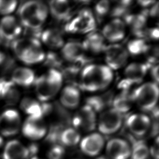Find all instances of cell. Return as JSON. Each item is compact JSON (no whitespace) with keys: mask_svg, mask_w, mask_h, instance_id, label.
Here are the masks:
<instances>
[{"mask_svg":"<svg viewBox=\"0 0 159 159\" xmlns=\"http://www.w3.org/2000/svg\"><path fill=\"white\" fill-rule=\"evenodd\" d=\"M46 65L52 67V69H60L62 65V59L58 56L57 54L54 52H50L48 53L47 56H45Z\"/></svg>","mask_w":159,"mask_h":159,"instance_id":"obj_34","label":"cell"},{"mask_svg":"<svg viewBox=\"0 0 159 159\" xmlns=\"http://www.w3.org/2000/svg\"><path fill=\"white\" fill-rule=\"evenodd\" d=\"M127 125L131 133L138 136H142L150 129L151 120L144 114H133L127 119Z\"/></svg>","mask_w":159,"mask_h":159,"instance_id":"obj_13","label":"cell"},{"mask_svg":"<svg viewBox=\"0 0 159 159\" xmlns=\"http://www.w3.org/2000/svg\"><path fill=\"white\" fill-rule=\"evenodd\" d=\"M151 68L152 77L155 80V83L157 84L159 83V66L158 65H155Z\"/></svg>","mask_w":159,"mask_h":159,"instance_id":"obj_40","label":"cell"},{"mask_svg":"<svg viewBox=\"0 0 159 159\" xmlns=\"http://www.w3.org/2000/svg\"><path fill=\"white\" fill-rule=\"evenodd\" d=\"M122 122V114L112 108L102 114L98 123V127L102 134L111 135L120 129Z\"/></svg>","mask_w":159,"mask_h":159,"instance_id":"obj_5","label":"cell"},{"mask_svg":"<svg viewBox=\"0 0 159 159\" xmlns=\"http://www.w3.org/2000/svg\"><path fill=\"white\" fill-rule=\"evenodd\" d=\"M24 135L28 139L39 140L47 133V127L43 118L28 117L22 128Z\"/></svg>","mask_w":159,"mask_h":159,"instance_id":"obj_8","label":"cell"},{"mask_svg":"<svg viewBox=\"0 0 159 159\" xmlns=\"http://www.w3.org/2000/svg\"><path fill=\"white\" fill-rule=\"evenodd\" d=\"M41 45L39 39L33 38H28L15 40L11 43V48L16 55L19 58L24 52L33 46Z\"/></svg>","mask_w":159,"mask_h":159,"instance_id":"obj_28","label":"cell"},{"mask_svg":"<svg viewBox=\"0 0 159 159\" xmlns=\"http://www.w3.org/2000/svg\"><path fill=\"white\" fill-rule=\"evenodd\" d=\"M152 17H156L159 14V3L157 2L153 4L150 11L148 12Z\"/></svg>","mask_w":159,"mask_h":159,"instance_id":"obj_41","label":"cell"},{"mask_svg":"<svg viewBox=\"0 0 159 159\" xmlns=\"http://www.w3.org/2000/svg\"><path fill=\"white\" fill-rule=\"evenodd\" d=\"M105 140L101 134L94 133L86 136L82 139L80 147L82 152L89 157H95L103 150Z\"/></svg>","mask_w":159,"mask_h":159,"instance_id":"obj_12","label":"cell"},{"mask_svg":"<svg viewBox=\"0 0 159 159\" xmlns=\"http://www.w3.org/2000/svg\"><path fill=\"white\" fill-rule=\"evenodd\" d=\"M131 3V1H120L116 2L111 11L112 16L120 17L125 16L129 11Z\"/></svg>","mask_w":159,"mask_h":159,"instance_id":"obj_33","label":"cell"},{"mask_svg":"<svg viewBox=\"0 0 159 159\" xmlns=\"http://www.w3.org/2000/svg\"><path fill=\"white\" fill-rule=\"evenodd\" d=\"M28 147L17 140H11L4 147L3 159H29L31 157Z\"/></svg>","mask_w":159,"mask_h":159,"instance_id":"obj_16","label":"cell"},{"mask_svg":"<svg viewBox=\"0 0 159 159\" xmlns=\"http://www.w3.org/2000/svg\"><path fill=\"white\" fill-rule=\"evenodd\" d=\"M34 73L27 68H17L12 74V82L21 86H30L34 82Z\"/></svg>","mask_w":159,"mask_h":159,"instance_id":"obj_25","label":"cell"},{"mask_svg":"<svg viewBox=\"0 0 159 159\" xmlns=\"http://www.w3.org/2000/svg\"><path fill=\"white\" fill-rule=\"evenodd\" d=\"M133 101L144 111H151L157 106L159 97V89L155 83H147L132 92Z\"/></svg>","mask_w":159,"mask_h":159,"instance_id":"obj_3","label":"cell"},{"mask_svg":"<svg viewBox=\"0 0 159 159\" xmlns=\"http://www.w3.org/2000/svg\"><path fill=\"white\" fill-rule=\"evenodd\" d=\"M131 148L129 143L120 138L110 140L106 146V153L110 159H128Z\"/></svg>","mask_w":159,"mask_h":159,"instance_id":"obj_11","label":"cell"},{"mask_svg":"<svg viewBox=\"0 0 159 159\" xmlns=\"http://www.w3.org/2000/svg\"><path fill=\"white\" fill-rule=\"evenodd\" d=\"M60 139L66 146H75L80 141V135L77 129L69 128L62 131Z\"/></svg>","mask_w":159,"mask_h":159,"instance_id":"obj_30","label":"cell"},{"mask_svg":"<svg viewBox=\"0 0 159 159\" xmlns=\"http://www.w3.org/2000/svg\"><path fill=\"white\" fill-rule=\"evenodd\" d=\"M84 48L80 43L71 41L62 46V55L65 60L73 62L83 58L84 56Z\"/></svg>","mask_w":159,"mask_h":159,"instance_id":"obj_23","label":"cell"},{"mask_svg":"<svg viewBox=\"0 0 159 159\" xmlns=\"http://www.w3.org/2000/svg\"><path fill=\"white\" fill-rule=\"evenodd\" d=\"M94 15L88 8L82 9L78 15L65 27V30L71 33H88L96 28Z\"/></svg>","mask_w":159,"mask_h":159,"instance_id":"obj_4","label":"cell"},{"mask_svg":"<svg viewBox=\"0 0 159 159\" xmlns=\"http://www.w3.org/2000/svg\"><path fill=\"white\" fill-rule=\"evenodd\" d=\"M42 41L49 48L57 49L64 46V38L60 31L56 29H48L41 33Z\"/></svg>","mask_w":159,"mask_h":159,"instance_id":"obj_24","label":"cell"},{"mask_svg":"<svg viewBox=\"0 0 159 159\" xmlns=\"http://www.w3.org/2000/svg\"><path fill=\"white\" fill-rule=\"evenodd\" d=\"M14 85L12 81L0 80V98H3L9 90Z\"/></svg>","mask_w":159,"mask_h":159,"instance_id":"obj_38","label":"cell"},{"mask_svg":"<svg viewBox=\"0 0 159 159\" xmlns=\"http://www.w3.org/2000/svg\"><path fill=\"white\" fill-rule=\"evenodd\" d=\"M1 37H0V43H1Z\"/></svg>","mask_w":159,"mask_h":159,"instance_id":"obj_45","label":"cell"},{"mask_svg":"<svg viewBox=\"0 0 159 159\" xmlns=\"http://www.w3.org/2000/svg\"><path fill=\"white\" fill-rule=\"evenodd\" d=\"M125 27L122 20L116 18L106 25L103 30V36L112 43L122 40L125 36Z\"/></svg>","mask_w":159,"mask_h":159,"instance_id":"obj_15","label":"cell"},{"mask_svg":"<svg viewBox=\"0 0 159 159\" xmlns=\"http://www.w3.org/2000/svg\"><path fill=\"white\" fill-rule=\"evenodd\" d=\"M21 32V28L15 17L8 16L0 22V37L7 41L15 40Z\"/></svg>","mask_w":159,"mask_h":159,"instance_id":"obj_14","label":"cell"},{"mask_svg":"<svg viewBox=\"0 0 159 159\" xmlns=\"http://www.w3.org/2000/svg\"><path fill=\"white\" fill-rule=\"evenodd\" d=\"M45 54L41 45H37L27 50L19 58L26 64L32 65L41 62L45 60Z\"/></svg>","mask_w":159,"mask_h":159,"instance_id":"obj_27","label":"cell"},{"mask_svg":"<svg viewBox=\"0 0 159 159\" xmlns=\"http://www.w3.org/2000/svg\"><path fill=\"white\" fill-rule=\"evenodd\" d=\"M20 98V93L15 88V85L11 87L3 99L7 104L12 106L17 103Z\"/></svg>","mask_w":159,"mask_h":159,"instance_id":"obj_36","label":"cell"},{"mask_svg":"<svg viewBox=\"0 0 159 159\" xmlns=\"http://www.w3.org/2000/svg\"><path fill=\"white\" fill-rule=\"evenodd\" d=\"M149 154L148 147L146 143L140 142L136 143L131 148V159H147Z\"/></svg>","mask_w":159,"mask_h":159,"instance_id":"obj_32","label":"cell"},{"mask_svg":"<svg viewBox=\"0 0 159 159\" xmlns=\"http://www.w3.org/2000/svg\"><path fill=\"white\" fill-rule=\"evenodd\" d=\"M112 78L113 73L109 67L88 65L80 73L78 86L87 91L102 90L109 85Z\"/></svg>","mask_w":159,"mask_h":159,"instance_id":"obj_1","label":"cell"},{"mask_svg":"<svg viewBox=\"0 0 159 159\" xmlns=\"http://www.w3.org/2000/svg\"><path fill=\"white\" fill-rule=\"evenodd\" d=\"M148 11L139 14H127L125 16V22L130 27L133 34L138 38H141L144 30L147 19Z\"/></svg>","mask_w":159,"mask_h":159,"instance_id":"obj_18","label":"cell"},{"mask_svg":"<svg viewBox=\"0 0 159 159\" xmlns=\"http://www.w3.org/2000/svg\"><path fill=\"white\" fill-rule=\"evenodd\" d=\"M110 9V3L108 1H101L96 4L95 13L97 18L102 19L109 13Z\"/></svg>","mask_w":159,"mask_h":159,"instance_id":"obj_35","label":"cell"},{"mask_svg":"<svg viewBox=\"0 0 159 159\" xmlns=\"http://www.w3.org/2000/svg\"><path fill=\"white\" fill-rule=\"evenodd\" d=\"M18 13L23 25L29 20L37 16H40L46 19L48 14V7L41 1H30L22 4L20 7Z\"/></svg>","mask_w":159,"mask_h":159,"instance_id":"obj_10","label":"cell"},{"mask_svg":"<svg viewBox=\"0 0 159 159\" xmlns=\"http://www.w3.org/2000/svg\"><path fill=\"white\" fill-rule=\"evenodd\" d=\"M150 69L148 65L141 63H133L129 65L125 70V80L132 85L140 84Z\"/></svg>","mask_w":159,"mask_h":159,"instance_id":"obj_17","label":"cell"},{"mask_svg":"<svg viewBox=\"0 0 159 159\" xmlns=\"http://www.w3.org/2000/svg\"><path fill=\"white\" fill-rule=\"evenodd\" d=\"M133 102L132 93L130 91H122L114 98L112 105L114 107L113 109L122 114L129 111L131 109Z\"/></svg>","mask_w":159,"mask_h":159,"instance_id":"obj_26","label":"cell"},{"mask_svg":"<svg viewBox=\"0 0 159 159\" xmlns=\"http://www.w3.org/2000/svg\"><path fill=\"white\" fill-rule=\"evenodd\" d=\"M104 52L106 62L110 69L118 70L126 64L128 54L122 46L118 44L108 46L106 47Z\"/></svg>","mask_w":159,"mask_h":159,"instance_id":"obj_9","label":"cell"},{"mask_svg":"<svg viewBox=\"0 0 159 159\" xmlns=\"http://www.w3.org/2000/svg\"><path fill=\"white\" fill-rule=\"evenodd\" d=\"M156 2L154 1H138L139 4L143 7H148L150 6H152Z\"/></svg>","mask_w":159,"mask_h":159,"instance_id":"obj_42","label":"cell"},{"mask_svg":"<svg viewBox=\"0 0 159 159\" xmlns=\"http://www.w3.org/2000/svg\"><path fill=\"white\" fill-rule=\"evenodd\" d=\"M49 8L52 16L59 21H66L71 16V8L67 1H51Z\"/></svg>","mask_w":159,"mask_h":159,"instance_id":"obj_19","label":"cell"},{"mask_svg":"<svg viewBox=\"0 0 159 159\" xmlns=\"http://www.w3.org/2000/svg\"><path fill=\"white\" fill-rule=\"evenodd\" d=\"M60 101L62 106L68 109H75L79 105L80 93L77 87L69 85L62 90Z\"/></svg>","mask_w":159,"mask_h":159,"instance_id":"obj_21","label":"cell"},{"mask_svg":"<svg viewBox=\"0 0 159 159\" xmlns=\"http://www.w3.org/2000/svg\"><path fill=\"white\" fill-rule=\"evenodd\" d=\"M3 143V140L2 137L0 136V148L2 147Z\"/></svg>","mask_w":159,"mask_h":159,"instance_id":"obj_43","label":"cell"},{"mask_svg":"<svg viewBox=\"0 0 159 159\" xmlns=\"http://www.w3.org/2000/svg\"><path fill=\"white\" fill-rule=\"evenodd\" d=\"M149 38L154 40L159 39V29L157 28L146 30L144 33V38Z\"/></svg>","mask_w":159,"mask_h":159,"instance_id":"obj_39","label":"cell"},{"mask_svg":"<svg viewBox=\"0 0 159 159\" xmlns=\"http://www.w3.org/2000/svg\"><path fill=\"white\" fill-rule=\"evenodd\" d=\"M30 159H41V158H40V157H32Z\"/></svg>","mask_w":159,"mask_h":159,"instance_id":"obj_44","label":"cell"},{"mask_svg":"<svg viewBox=\"0 0 159 159\" xmlns=\"http://www.w3.org/2000/svg\"><path fill=\"white\" fill-rule=\"evenodd\" d=\"M16 6V1H0V14H8L15 10Z\"/></svg>","mask_w":159,"mask_h":159,"instance_id":"obj_37","label":"cell"},{"mask_svg":"<svg viewBox=\"0 0 159 159\" xmlns=\"http://www.w3.org/2000/svg\"><path fill=\"white\" fill-rule=\"evenodd\" d=\"M21 107L30 117L43 118V112L41 104L30 98H25L22 101Z\"/></svg>","mask_w":159,"mask_h":159,"instance_id":"obj_29","label":"cell"},{"mask_svg":"<svg viewBox=\"0 0 159 159\" xmlns=\"http://www.w3.org/2000/svg\"><path fill=\"white\" fill-rule=\"evenodd\" d=\"M61 73L58 70L51 69L48 73L35 80V91L40 101H48L58 93L62 85Z\"/></svg>","mask_w":159,"mask_h":159,"instance_id":"obj_2","label":"cell"},{"mask_svg":"<svg viewBox=\"0 0 159 159\" xmlns=\"http://www.w3.org/2000/svg\"><path fill=\"white\" fill-rule=\"evenodd\" d=\"M82 45L84 50L95 54L104 51L107 47L103 35L97 32H91Z\"/></svg>","mask_w":159,"mask_h":159,"instance_id":"obj_20","label":"cell"},{"mask_svg":"<svg viewBox=\"0 0 159 159\" xmlns=\"http://www.w3.org/2000/svg\"><path fill=\"white\" fill-rule=\"evenodd\" d=\"M127 48L130 53L134 56H138L148 52L150 48L146 40L138 38L130 41L128 43Z\"/></svg>","mask_w":159,"mask_h":159,"instance_id":"obj_31","label":"cell"},{"mask_svg":"<svg viewBox=\"0 0 159 159\" xmlns=\"http://www.w3.org/2000/svg\"><path fill=\"white\" fill-rule=\"evenodd\" d=\"M114 93L111 91L103 95L89 97L86 101V105L93 109L94 111H101L112 104Z\"/></svg>","mask_w":159,"mask_h":159,"instance_id":"obj_22","label":"cell"},{"mask_svg":"<svg viewBox=\"0 0 159 159\" xmlns=\"http://www.w3.org/2000/svg\"><path fill=\"white\" fill-rule=\"evenodd\" d=\"M20 126V116L16 110H8L0 116V133L2 135L10 137L16 135Z\"/></svg>","mask_w":159,"mask_h":159,"instance_id":"obj_6","label":"cell"},{"mask_svg":"<svg viewBox=\"0 0 159 159\" xmlns=\"http://www.w3.org/2000/svg\"><path fill=\"white\" fill-rule=\"evenodd\" d=\"M73 123L78 129L85 131H93L97 125L95 112L89 106H83L76 112Z\"/></svg>","mask_w":159,"mask_h":159,"instance_id":"obj_7","label":"cell"}]
</instances>
